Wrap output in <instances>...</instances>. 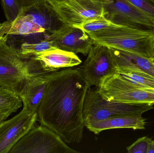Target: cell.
<instances>
[{
    "label": "cell",
    "mask_w": 154,
    "mask_h": 153,
    "mask_svg": "<svg viewBox=\"0 0 154 153\" xmlns=\"http://www.w3.org/2000/svg\"><path fill=\"white\" fill-rule=\"evenodd\" d=\"M88 85L79 68L49 73L38 119L67 143H79L84 125L83 102Z\"/></svg>",
    "instance_id": "cell-1"
},
{
    "label": "cell",
    "mask_w": 154,
    "mask_h": 153,
    "mask_svg": "<svg viewBox=\"0 0 154 153\" xmlns=\"http://www.w3.org/2000/svg\"><path fill=\"white\" fill-rule=\"evenodd\" d=\"M88 34L95 43L134 52L150 59L154 57L153 30L115 23L107 28Z\"/></svg>",
    "instance_id": "cell-2"
},
{
    "label": "cell",
    "mask_w": 154,
    "mask_h": 153,
    "mask_svg": "<svg viewBox=\"0 0 154 153\" xmlns=\"http://www.w3.org/2000/svg\"><path fill=\"white\" fill-rule=\"evenodd\" d=\"M149 103H125L109 101L103 99L97 90L89 87L83 102L84 125L122 115L141 114L154 109Z\"/></svg>",
    "instance_id": "cell-3"
},
{
    "label": "cell",
    "mask_w": 154,
    "mask_h": 153,
    "mask_svg": "<svg viewBox=\"0 0 154 153\" xmlns=\"http://www.w3.org/2000/svg\"><path fill=\"white\" fill-rule=\"evenodd\" d=\"M7 35L0 37V87L19 95L32 74L31 57L25 58L7 42Z\"/></svg>",
    "instance_id": "cell-4"
},
{
    "label": "cell",
    "mask_w": 154,
    "mask_h": 153,
    "mask_svg": "<svg viewBox=\"0 0 154 153\" xmlns=\"http://www.w3.org/2000/svg\"><path fill=\"white\" fill-rule=\"evenodd\" d=\"M46 8L63 24L69 26L105 17L103 0H48Z\"/></svg>",
    "instance_id": "cell-5"
},
{
    "label": "cell",
    "mask_w": 154,
    "mask_h": 153,
    "mask_svg": "<svg viewBox=\"0 0 154 153\" xmlns=\"http://www.w3.org/2000/svg\"><path fill=\"white\" fill-rule=\"evenodd\" d=\"M77 151L51 129L43 125L33 127L11 149L9 153H75Z\"/></svg>",
    "instance_id": "cell-6"
},
{
    "label": "cell",
    "mask_w": 154,
    "mask_h": 153,
    "mask_svg": "<svg viewBox=\"0 0 154 153\" xmlns=\"http://www.w3.org/2000/svg\"><path fill=\"white\" fill-rule=\"evenodd\" d=\"M97 90L103 99L109 101L154 105V90L136 86L118 73L106 77Z\"/></svg>",
    "instance_id": "cell-7"
},
{
    "label": "cell",
    "mask_w": 154,
    "mask_h": 153,
    "mask_svg": "<svg viewBox=\"0 0 154 153\" xmlns=\"http://www.w3.org/2000/svg\"><path fill=\"white\" fill-rule=\"evenodd\" d=\"M87 59L79 68L89 87L98 88L106 77L118 73L109 48L94 43Z\"/></svg>",
    "instance_id": "cell-8"
},
{
    "label": "cell",
    "mask_w": 154,
    "mask_h": 153,
    "mask_svg": "<svg viewBox=\"0 0 154 153\" xmlns=\"http://www.w3.org/2000/svg\"><path fill=\"white\" fill-rule=\"evenodd\" d=\"M105 17L116 24L153 30L154 20L125 0H103Z\"/></svg>",
    "instance_id": "cell-9"
},
{
    "label": "cell",
    "mask_w": 154,
    "mask_h": 153,
    "mask_svg": "<svg viewBox=\"0 0 154 153\" xmlns=\"http://www.w3.org/2000/svg\"><path fill=\"white\" fill-rule=\"evenodd\" d=\"M38 113L25 109L15 116L0 123V153H9L13 146L34 127Z\"/></svg>",
    "instance_id": "cell-10"
},
{
    "label": "cell",
    "mask_w": 154,
    "mask_h": 153,
    "mask_svg": "<svg viewBox=\"0 0 154 153\" xmlns=\"http://www.w3.org/2000/svg\"><path fill=\"white\" fill-rule=\"evenodd\" d=\"M48 39L54 42L57 48L85 56L94 44L92 39L82 30L65 24L52 31Z\"/></svg>",
    "instance_id": "cell-11"
},
{
    "label": "cell",
    "mask_w": 154,
    "mask_h": 153,
    "mask_svg": "<svg viewBox=\"0 0 154 153\" xmlns=\"http://www.w3.org/2000/svg\"><path fill=\"white\" fill-rule=\"evenodd\" d=\"M33 73H50L79 65L82 61L73 52L57 48L32 57Z\"/></svg>",
    "instance_id": "cell-12"
},
{
    "label": "cell",
    "mask_w": 154,
    "mask_h": 153,
    "mask_svg": "<svg viewBox=\"0 0 154 153\" xmlns=\"http://www.w3.org/2000/svg\"><path fill=\"white\" fill-rule=\"evenodd\" d=\"M49 73H34L26 80L19 94L23 108L32 114L38 110L46 92Z\"/></svg>",
    "instance_id": "cell-13"
},
{
    "label": "cell",
    "mask_w": 154,
    "mask_h": 153,
    "mask_svg": "<svg viewBox=\"0 0 154 153\" xmlns=\"http://www.w3.org/2000/svg\"><path fill=\"white\" fill-rule=\"evenodd\" d=\"M108 48L118 69L136 70L154 77V63L152 59L130 51Z\"/></svg>",
    "instance_id": "cell-14"
},
{
    "label": "cell",
    "mask_w": 154,
    "mask_h": 153,
    "mask_svg": "<svg viewBox=\"0 0 154 153\" xmlns=\"http://www.w3.org/2000/svg\"><path fill=\"white\" fill-rule=\"evenodd\" d=\"M146 119L142 115L116 116L104 120L90 123L86 126L88 129L97 134L104 130L117 128H131L134 130L145 129Z\"/></svg>",
    "instance_id": "cell-15"
},
{
    "label": "cell",
    "mask_w": 154,
    "mask_h": 153,
    "mask_svg": "<svg viewBox=\"0 0 154 153\" xmlns=\"http://www.w3.org/2000/svg\"><path fill=\"white\" fill-rule=\"evenodd\" d=\"M3 24L5 35L26 36L46 31L34 21L32 15L28 13L20 15L12 22L6 21Z\"/></svg>",
    "instance_id": "cell-16"
},
{
    "label": "cell",
    "mask_w": 154,
    "mask_h": 153,
    "mask_svg": "<svg viewBox=\"0 0 154 153\" xmlns=\"http://www.w3.org/2000/svg\"><path fill=\"white\" fill-rule=\"evenodd\" d=\"M22 104L21 99L17 93L7 88L0 87V123L12 113H15Z\"/></svg>",
    "instance_id": "cell-17"
},
{
    "label": "cell",
    "mask_w": 154,
    "mask_h": 153,
    "mask_svg": "<svg viewBox=\"0 0 154 153\" xmlns=\"http://www.w3.org/2000/svg\"><path fill=\"white\" fill-rule=\"evenodd\" d=\"M118 74L128 81L145 89L154 90V77L136 70L118 69Z\"/></svg>",
    "instance_id": "cell-18"
},
{
    "label": "cell",
    "mask_w": 154,
    "mask_h": 153,
    "mask_svg": "<svg viewBox=\"0 0 154 153\" xmlns=\"http://www.w3.org/2000/svg\"><path fill=\"white\" fill-rule=\"evenodd\" d=\"M54 42L50 39L35 43H22L16 50L23 57L29 58L43 52L57 49Z\"/></svg>",
    "instance_id": "cell-19"
},
{
    "label": "cell",
    "mask_w": 154,
    "mask_h": 153,
    "mask_svg": "<svg viewBox=\"0 0 154 153\" xmlns=\"http://www.w3.org/2000/svg\"><path fill=\"white\" fill-rule=\"evenodd\" d=\"M5 15L9 22H13L23 13L21 0H2Z\"/></svg>",
    "instance_id": "cell-20"
},
{
    "label": "cell",
    "mask_w": 154,
    "mask_h": 153,
    "mask_svg": "<svg viewBox=\"0 0 154 153\" xmlns=\"http://www.w3.org/2000/svg\"><path fill=\"white\" fill-rule=\"evenodd\" d=\"M115 23L108 19L106 17H103L83 22L74 27L79 28L88 34L107 28Z\"/></svg>",
    "instance_id": "cell-21"
},
{
    "label": "cell",
    "mask_w": 154,
    "mask_h": 153,
    "mask_svg": "<svg viewBox=\"0 0 154 153\" xmlns=\"http://www.w3.org/2000/svg\"><path fill=\"white\" fill-rule=\"evenodd\" d=\"M152 138L143 137L137 139L133 144L127 147L128 153H147L149 143Z\"/></svg>",
    "instance_id": "cell-22"
},
{
    "label": "cell",
    "mask_w": 154,
    "mask_h": 153,
    "mask_svg": "<svg viewBox=\"0 0 154 153\" xmlns=\"http://www.w3.org/2000/svg\"><path fill=\"white\" fill-rule=\"evenodd\" d=\"M154 20V5L147 0H125Z\"/></svg>",
    "instance_id": "cell-23"
},
{
    "label": "cell",
    "mask_w": 154,
    "mask_h": 153,
    "mask_svg": "<svg viewBox=\"0 0 154 153\" xmlns=\"http://www.w3.org/2000/svg\"><path fill=\"white\" fill-rule=\"evenodd\" d=\"M48 0H21L23 13L32 9L46 8Z\"/></svg>",
    "instance_id": "cell-24"
},
{
    "label": "cell",
    "mask_w": 154,
    "mask_h": 153,
    "mask_svg": "<svg viewBox=\"0 0 154 153\" xmlns=\"http://www.w3.org/2000/svg\"><path fill=\"white\" fill-rule=\"evenodd\" d=\"M147 153H154V140H151L149 143Z\"/></svg>",
    "instance_id": "cell-25"
},
{
    "label": "cell",
    "mask_w": 154,
    "mask_h": 153,
    "mask_svg": "<svg viewBox=\"0 0 154 153\" xmlns=\"http://www.w3.org/2000/svg\"><path fill=\"white\" fill-rule=\"evenodd\" d=\"M2 26V23H1V22H0V37L5 36L3 30Z\"/></svg>",
    "instance_id": "cell-26"
},
{
    "label": "cell",
    "mask_w": 154,
    "mask_h": 153,
    "mask_svg": "<svg viewBox=\"0 0 154 153\" xmlns=\"http://www.w3.org/2000/svg\"><path fill=\"white\" fill-rule=\"evenodd\" d=\"M148 1L150 2V3L154 5V0H147Z\"/></svg>",
    "instance_id": "cell-27"
},
{
    "label": "cell",
    "mask_w": 154,
    "mask_h": 153,
    "mask_svg": "<svg viewBox=\"0 0 154 153\" xmlns=\"http://www.w3.org/2000/svg\"><path fill=\"white\" fill-rule=\"evenodd\" d=\"M153 32H154V28H153ZM153 58H154V56Z\"/></svg>",
    "instance_id": "cell-28"
},
{
    "label": "cell",
    "mask_w": 154,
    "mask_h": 153,
    "mask_svg": "<svg viewBox=\"0 0 154 153\" xmlns=\"http://www.w3.org/2000/svg\"><path fill=\"white\" fill-rule=\"evenodd\" d=\"M152 60H153V62L154 63V58H152Z\"/></svg>",
    "instance_id": "cell-29"
},
{
    "label": "cell",
    "mask_w": 154,
    "mask_h": 153,
    "mask_svg": "<svg viewBox=\"0 0 154 153\" xmlns=\"http://www.w3.org/2000/svg\"></svg>",
    "instance_id": "cell-30"
}]
</instances>
